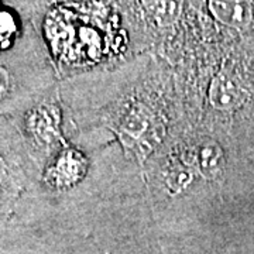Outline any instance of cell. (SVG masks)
Instances as JSON below:
<instances>
[{
    "label": "cell",
    "mask_w": 254,
    "mask_h": 254,
    "mask_svg": "<svg viewBox=\"0 0 254 254\" xmlns=\"http://www.w3.org/2000/svg\"><path fill=\"white\" fill-rule=\"evenodd\" d=\"M116 133L128 151L148 154L158 141V119L144 103H133L116 123Z\"/></svg>",
    "instance_id": "6da1fadb"
},
{
    "label": "cell",
    "mask_w": 254,
    "mask_h": 254,
    "mask_svg": "<svg viewBox=\"0 0 254 254\" xmlns=\"http://www.w3.org/2000/svg\"><path fill=\"white\" fill-rule=\"evenodd\" d=\"M23 127L37 148L48 151L63 141L60 106L51 100L40 102L28 110L23 120Z\"/></svg>",
    "instance_id": "7a4b0ae2"
},
{
    "label": "cell",
    "mask_w": 254,
    "mask_h": 254,
    "mask_svg": "<svg viewBox=\"0 0 254 254\" xmlns=\"http://www.w3.org/2000/svg\"><path fill=\"white\" fill-rule=\"evenodd\" d=\"M81 174V160L75 151H64L54 158V161L44 173V181L55 187L65 188L72 185L79 178Z\"/></svg>",
    "instance_id": "3957f363"
},
{
    "label": "cell",
    "mask_w": 254,
    "mask_h": 254,
    "mask_svg": "<svg viewBox=\"0 0 254 254\" xmlns=\"http://www.w3.org/2000/svg\"><path fill=\"white\" fill-rule=\"evenodd\" d=\"M209 98L215 108L222 110L232 109L243 99V88L233 75L222 72L212 82Z\"/></svg>",
    "instance_id": "277c9868"
},
{
    "label": "cell",
    "mask_w": 254,
    "mask_h": 254,
    "mask_svg": "<svg viewBox=\"0 0 254 254\" xmlns=\"http://www.w3.org/2000/svg\"><path fill=\"white\" fill-rule=\"evenodd\" d=\"M209 9L219 21L227 26H246L252 20V9L247 3L239 1H210Z\"/></svg>",
    "instance_id": "5b68a950"
},
{
    "label": "cell",
    "mask_w": 254,
    "mask_h": 254,
    "mask_svg": "<svg viewBox=\"0 0 254 254\" xmlns=\"http://www.w3.org/2000/svg\"><path fill=\"white\" fill-rule=\"evenodd\" d=\"M18 190L16 170L7 161L6 155L0 150V212L9 203Z\"/></svg>",
    "instance_id": "8992f818"
},
{
    "label": "cell",
    "mask_w": 254,
    "mask_h": 254,
    "mask_svg": "<svg viewBox=\"0 0 254 254\" xmlns=\"http://www.w3.org/2000/svg\"><path fill=\"white\" fill-rule=\"evenodd\" d=\"M196 163H198L199 171L203 175H206V177H215L220 171V168H222V164H223V151L215 143L203 144L198 150Z\"/></svg>",
    "instance_id": "52a82bcc"
},
{
    "label": "cell",
    "mask_w": 254,
    "mask_h": 254,
    "mask_svg": "<svg viewBox=\"0 0 254 254\" xmlns=\"http://www.w3.org/2000/svg\"><path fill=\"white\" fill-rule=\"evenodd\" d=\"M168 181H170V185L173 188H185V185H188L190 182V174L188 170H185L184 167L182 168H178V170H173L170 173V177H168Z\"/></svg>",
    "instance_id": "ba28073f"
}]
</instances>
